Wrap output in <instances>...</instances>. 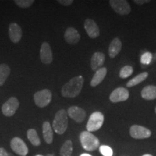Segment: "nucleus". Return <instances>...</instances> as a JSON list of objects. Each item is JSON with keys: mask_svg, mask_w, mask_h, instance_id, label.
<instances>
[{"mask_svg": "<svg viewBox=\"0 0 156 156\" xmlns=\"http://www.w3.org/2000/svg\"><path fill=\"white\" fill-rule=\"evenodd\" d=\"M149 2V0H134V2L138 5H143V4Z\"/></svg>", "mask_w": 156, "mask_h": 156, "instance_id": "obj_31", "label": "nucleus"}, {"mask_svg": "<svg viewBox=\"0 0 156 156\" xmlns=\"http://www.w3.org/2000/svg\"><path fill=\"white\" fill-rule=\"evenodd\" d=\"M81 145L85 151H94L100 146V141L94 134L87 131H84L80 134Z\"/></svg>", "mask_w": 156, "mask_h": 156, "instance_id": "obj_2", "label": "nucleus"}, {"mask_svg": "<svg viewBox=\"0 0 156 156\" xmlns=\"http://www.w3.org/2000/svg\"><path fill=\"white\" fill-rule=\"evenodd\" d=\"M67 115L77 123H81L86 117V112L84 109L78 106H71L68 109Z\"/></svg>", "mask_w": 156, "mask_h": 156, "instance_id": "obj_11", "label": "nucleus"}, {"mask_svg": "<svg viewBox=\"0 0 156 156\" xmlns=\"http://www.w3.org/2000/svg\"><path fill=\"white\" fill-rule=\"evenodd\" d=\"M73 150V142L71 140H67L60 149V156H72Z\"/></svg>", "mask_w": 156, "mask_h": 156, "instance_id": "obj_24", "label": "nucleus"}, {"mask_svg": "<svg viewBox=\"0 0 156 156\" xmlns=\"http://www.w3.org/2000/svg\"><path fill=\"white\" fill-rule=\"evenodd\" d=\"M52 126L54 132L58 134H63L68 126L67 112L64 109L57 112L53 121Z\"/></svg>", "mask_w": 156, "mask_h": 156, "instance_id": "obj_3", "label": "nucleus"}, {"mask_svg": "<svg viewBox=\"0 0 156 156\" xmlns=\"http://www.w3.org/2000/svg\"><path fill=\"white\" fill-rule=\"evenodd\" d=\"M9 36L15 44L18 43L22 38V29L17 23H12L9 27Z\"/></svg>", "mask_w": 156, "mask_h": 156, "instance_id": "obj_14", "label": "nucleus"}, {"mask_svg": "<svg viewBox=\"0 0 156 156\" xmlns=\"http://www.w3.org/2000/svg\"><path fill=\"white\" fill-rule=\"evenodd\" d=\"M43 136L45 142L47 144H51L53 142L54 132L48 122H44L43 124Z\"/></svg>", "mask_w": 156, "mask_h": 156, "instance_id": "obj_19", "label": "nucleus"}, {"mask_svg": "<svg viewBox=\"0 0 156 156\" xmlns=\"http://www.w3.org/2000/svg\"><path fill=\"white\" fill-rule=\"evenodd\" d=\"M46 156H55V155H54V154H48V155Z\"/></svg>", "mask_w": 156, "mask_h": 156, "instance_id": "obj_35", "label": "nucleus"}, {"mask_svg": "<svg viewBox=\"0 0 156 156\" xmlns=\"http://www.w3.org/2000/svg\"><path fill=\"white\" fill-rule=\"evenodd\" d=\"M109 4L112 9L121 15H128L131 12V7L125 0H111Z\"/></svg>", "mask_w": 156, "mask_h": 156, "instance_id": "obj_7", "label": "nucleus"}, {"mask_svg": "<svg viewBox=\"0 0 156 156\" xmlns=\"http://www.w3.org/2000/svg\"><path fill=\"white\" fill-rule=\"evenodd\" d=\"M84 28L90 38H96L100 36V30L94 20L86 19L84 23Z\"/></svg>", "mask_w": 156, "mask_h": 156, "instance_id": "obj_12", "label": "nucleus"}, {"mask_svg": "<svg viewBox=\"0 0 156 156\" xmlns=\"http://www.w3.org/2000/svg\"><path fill=\"white\" fill-rule=\"evenodd\" d=\"M130 136L134 139H147L151 136L152 132L150 129L140 125H133L129 129Z\"/></svg>", "mask_w": 156, "mask_h": 156, "instance_id": "obj_8", "label": "nucleus"}, {"mask_svg": "<svg viewBox=\"0 0 156 156\" xmlns=\"http://www.w3.org/2000/svg\"><path fill=\"white\" fill-rule=\"evenodd\" d=\"M80 156H92V155H89V154H87V153H83V154H82Z\"/></svg>", "mask_w": 156, "mask_h": 156, "instance_id": "obj_33", "label": "nucleus"}, {"mask_svg": "<svg viewBox=\"0 0 156 156\" xmlns=\"http://www.w3.org/2000/svg\"><path fill=\"white\" fill-rule=\"evenodd\" d=\"M122 48V44L119 38H115L111 42L108 48V54L110 57L114 58L118 55Z\"/></svg>", "mask_w": 156, "mask_h": 156, "instance_id": "obj_17", "label": "nucleus"}, {"mask_svg": "<svg viewBox=\"0 0 156 156\" xmlns=\"http://www.w3.org/2000/svg\"><path fill=\"white\" fill-rule=\"evenodd\" d=\"M84 78L82 76H77L72 78L69 82L62 87V95L65 98H75L80 94L83 88Z\"/></svg>", "mask_w": 156, "mask_h": 156, "instance_id": "obj_1", "label": "nucleus"}, {"mask_svg": "<svg viewBox=\"0 0 156 156\" xmlns=\"http://www.w3.org/2000/svg\"><path fill=\"white\" fill-rule=\"evenodd\" d=\"M133 73V68L131 66H124V67H122L120 70L119 73V77L122 79H125L131 76Z\"/></svg>", "mask_w": 156, "mask_h": 156, "instance_id": "obj_25", "label": "nucleus"}, {"mask_svg": "<svg viewBox=\"0 0 156 156\" xmlns=\"http://www.w3.org/2000/svg\"><path fill=\"white\" fill-rule=\"evenodd\" d=\"M58 3H60L62 5L69 6L71 5L73 3V0H58Z\"/></svg>", "mask_w": 156, "mask_h": 156, "instance_id": "obj_29", "label": "nucleus"}, {"mask_svg": "<svg viewBox=\"0 0 156 156\" xmlns=\"http://www.w3.org/2000/svg\"><path fill=\"white\" fill-rule=\"evenodd\" d=\"M0 156H14L12 154L9 153L5 149V148L1 147L0 148Z\"/></svg>", "mask_w": 156, "mask_h": 156, "instance_id": "obj_30", "label": "nucleus"}, {"mask_svg": "<svg viewBox=\"0 0 156 156\" xmlns=\"http://www.w3.org/2000/svg\"><path fill=\"white\" fill-rule=\"evenodd\" d=\"M105 62V55L101 52H95L91 58L90 65L93 71H97L102 67Z\"/></svg>", "mask_w": 156, "mask_h": 156, "instance_id": "obj_16", "label": "nucleus"}, {"mask_svg": "<svg viewBox=\"0 0 156 156\" xmlns=\"http://www.w3.org/2000/svg\"><path fill=\"white\" fill-rule=\"evenodd\" d=\"M36 156H44V155H36Z\"/></svg>", "mask_w": 156, "mask_h": 156, "instance_id": "obj_36", "label": "nucleus"}, {"mask_svg": "<svg viewBox=\"0 0 156 156\" xmlns=\"http://www.w3.org/2000/svg\"><path fill=\"white\" fill-rule=\"evenodd\" d=\"M104 122V116L100 112H93L90 116L87 123L86 129L87 132H92L100 129Z\"/></svg>", "mask_w": 156, "mask_h": 156, "instance_id": "obj_4", "label": "nucleus"}, {"mask_svg": "<svg viewBox=\"0 0 156 156\" xmlns=\"http://www.w3.org/2000/svg\"><path fill=\"white\" fill-rule=\"evenodd\" d=\"M10 146L12 151L20 156H26L28 153V147L22 139L14 137L10 142Z\"/></svg>", "mask_w": 156, "mask_h": 156, "instance_id": "obj_9", "label": "nucleus"}, {"mask_svg": "<svg viewBox=\"0 0 156 156\" xmlns=\"http://www.w3.org/2000/svg\"><path fill=\"white\" fill-rule=\"evenodd\" d=\"M152 61H156V53L153 55V58H152Z\"/></svg>", "mask_w": 156, "mask_h": 156, "instance_id": "obj_32", "label": "nucleus"}, {"mask_svg": "<svg viewBox=\"0 0 156 156\" xmlns=\"http://www.w3.org/2000/svg\"><path fill=\"white\" fill-rule=\"evenodd\" d=\"M141 95L144 99L152 101L156 99V86L155 85H147L142 89Z\"/></svg>", "mask_w": 156, "mask_h": 156, "instance_id": "obj_20", "label": "nucleus"}, {"mask_svg": "<svg viewBox=\"0 0 156 156\" xmlns=\"http://www.w3.org/2000/svg\"><path fill=\"white\" fill-rule=\"evenodd\" d=\"M99 151L103 156H113V151L109 146L101 145L99 147Z\"/></svg>", "mask_w": 156, "mask_h": 156, "instance_id": "obj_27", "label": "nucleus"}, {"mask_svg": "<svg viewBox=\"0 0 156 156\" xmlns=\"http://www.w3.org/2000/svg\"><path fill=\"white\" fill-rule=\"evenodd\" d=\"M147 77H148V73H147V72H144V73H140L138 75H136V77L132 78V80H130L126 83V86L128 87H132L135 86V85L141 83L142 82H143L145 80H146V78Z\"/></svg>", "mask_w": 156, "mask_h": 156, "instance_id": "obj_21", "label": "nucleus"}, {"mask_svg": "<svg viewBox=\"0 0 156 156\" xmlns=\"http://www.w3.org/2000/svg\"><path fill=\"white\" fill-rule=\"evenodd\" d=\"M129 93L127 89L124 87H118L111 93L109 99L113 103H119L125 101L129 98Z\"/></svg>", "mask_w": 156, "mask_h": 156, "instance_id": "obj_10", "label": "nucleus"}, {"mask_svg": "<svg viewBox=\"0 0 156 156\" xmlns=\"http://www.w3.org/2000/svg\"><path fill=\"white\" fill-rule=\"evenodd\" d=\"M142 156H153L151 154H145V155H143Z\"/></svg>", "mask_w": 156, "mask_h": 156, "instance_id": "obj_34", "label": "nucleus"}, {"mask_svg": "<svg viewBox=\"0 0 156 156\" xmlns=\"http://www.w3.org/2000/svg\"><path fill=\"white\" fill-rule=\"evenodd\" d=\"M27 136H28V139L29 140V141L30 142V143L33 145L38 147V146L41 145L40 138H39L37 132L34 129H30L28 130Z\"/></svg>", "mask_w": 156, "mask_h": 156, "instance_id": "obj_23", "label": "nucleus"}, {"mask_svg": "<svg viewBox=\"0 0 156 156\" xmlns=\"http://www.w3.org/2000/svg\"><path fill=\"white\" fill-rule=\"evenodd\" d=\"M15 3H16L17 5L22 8H27L30 7L34 3V0H15Z\"/></svg>", "mask_w": 156, "mask_h": 156, "instance_id": "obj_28", "label": "nucleus"}, {"mask_svg": "<svg viewBox=\"0 0 156 156\" xmlns=\"http://www.w3.org/2000/svg\"><path fill=\"white\" fill-rule=\"evenodd\" d=\"M40 58L44 64H49L53 61L51 48L47 42H44L40 50Z\"/></svg>", "mask_w": 156, "mask_h": 156, "instance_id": "obj_13", "label": "nucleus"}, {"mask_svg": "<svg viewBox=\"0 0 156 156\" xmlns=\"http://www.w3.org/2000/svg\"><path fill=\"white\" fill-rule=\"evenodd\" d=\"M152 58H153V55H152V54L150 53V52H145V54H143L141 56L140 62H141V63L142 64L147 65V64H150L151 63Z\"/></svg>", "mask_w": 156, "mask_h": 156, "instance_id": "obj_26", "label": "nucleus"}, {"mask_svg": "<svg viewBox=\"0 0 156 156\" xmlns=\"http://www.w3.org/2000/svg\"><path fill=\"white\" fill-rule=\"evenodd\" d=\"M155 113H156V107H155Z\"/></svg>", "mask_w": 156, "mask_h": 156, "instance_id": "obj_37", "label": "nucleus"}, {"mask_svg": "<svg viewBox=\"0 0 156 156\" xmlns=\"http://www.w3.org/2000/svg\"><path fill=\"white\" fill-rule=\"evenodd\" d=\"M34 101L36 104L40 108H44L48 106L52 99L51 92L48 89L38 91L34 95Z\"/></svg>", "mask_w": 156, "mask_h": 156, "instance_id": "obj_5", "label": "nucleus"}, {"mask_svg": "<svg viewBox=\"0 0 156 156\" xmlns=\"http://www.w3.org/2000/svg\"><path fill=\"white\" fill-rule=\"evenodd\" d=\"M9 74H10V69L9 66L5 64H0V86L5 84Z\"/></svg>", "mask_w": 156, "mask_h": 156, "instance_id": "obj_22", "label": "nucleus"}, {"mask_svg": "<svg viewBox=\"0 0 156 156\" xmlns=\"http://www.w3.org/2000/svg\"><path fill=\"white\" fill-rule=\"evenodd\" d=\"M64 39L68 44H76L80 40V35L75 28L71 27L66 30L64 34Z\"/></svg>", "mask_w": 156, "mask_h": 156, "instance_id": "obj_15", "label": "nucleus"}, {"mask_svg": "<svg viewBox=\"0 0 156 156\" xmlns=\"http://www.w3.org/2000/svg\"><path fill=\"white\" fill-rule=\"evenodd\" d=\"M20 106L19 101L16 98L11 97L2 106L3 114L6 116H12L15 114Z\"/></svg>", "mask_w": 156, "mask_h": 156, "instance_id": "obj_6", "label": "nucleus"}, {"mask_svg": "<svg viewBox=\"0 0 156 156\" xmlns=\"http://www.w3.org/2000/svg\"><path fill=\"white\" fill-rule=\"evenodd\" d=\"M107 73V69L106 67H101L99 69H98L96 73H95L92 80L90 82V85L92 87H95L98 85L99 84L102 83V81L104 80Z\"/></svg>", "mask_w": 156, "mask_h": 156, "instance_id": "obj_18", "label": "nucleus"}]
</instances>
